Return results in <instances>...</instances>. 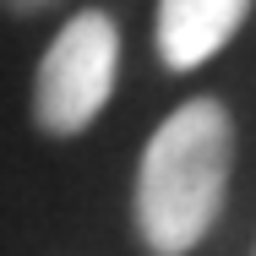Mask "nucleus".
Masks as SVG:
<instances>
[{
    "instance_id": "nucleus-1",
    "label": "nucleus",
    "mask_w": 256,
    "mask_h": 256,
    "mask_svg": "<svg viewBox=\"0 0 256 256\" xmlns=\"http://www.w3.org/2000/svg\"><path fill=\"white\" fill-rule=\"evenodd\" d=\"M234 174V120L218 98L180 104L136 158L131 218L148 256H191L212 234Z\"/></svg>"
},
{
    "instance_id": "nucleus-4",
    "label": "nucleus",
    "mask_w": 256,
    "mask_h": 256,
    "mask_svg": "<svg viewBox=\"0 0 256 256\" xmlns=\"http://www.w3.org/2000/svg\"><path fill=\"white\" fill-rule=\"evenodd\" d=\"M0 6H6L11 16H44V11H50V6H60V0H0Z\"/></svg>"
},
{
    "instance_id": "nucleus-3",
    "label": "nucleus",
    "mask_w": 256,
    "mask_h": 256,
    "mask_svg": "<svg viewBox=\"0 0 256 256\" xmlns=\"http://www.w3.org/2000/svg\"><path fill=\"white\" fill-rule=\"evenodd\" d=\"M246 16H251V0H158V60L169 71H196L240 33Z\"/></svg>"
},
{
    "instance_id": "nucleus-5",
    "label": "nucleus",
    "mask_w": 256,
    "mask_h": 256,
    "mask_svg": "<svg viewBox=\"0 0 256 256\" xmlns=\"http://www.w3.org/2000/svg\"><path fill=\"white\" fill-rule=\"evenodd\" d=\"M251 256H256V251H251Z\"/></svg>"
},
{
    "instance_id": "nucleus-2",
    "label": "nucleus",
    "mask_w": 256,
    "mask_h": 256,
    "mask_svg": "<svg viewBox=\"0 0 256 256\" xmlns=\"http://www.w3.org/2000/svg\"><path fill=\"white\" fill-rule=\"evenodd\" d=\"M120 82V28L109 11H76L50 38L33 71V126L44 136H82Z\"/></svg>"
}]
</instances>
